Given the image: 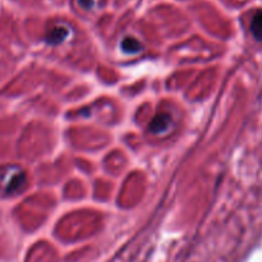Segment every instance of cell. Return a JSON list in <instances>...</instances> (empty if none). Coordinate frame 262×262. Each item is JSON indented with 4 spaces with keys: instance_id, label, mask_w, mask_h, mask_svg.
<instances>
[{
    "instance_id": "6da1fadb",
    "label": "cell",
    "mask_w": 262,
    "mask_h": 262,
    "mask_svg": "<svg viewBox=\"0 0 262 262\" xmlns=\"http://www.w3.org/2000/svg\"><path fill=\"white\" fill-rule=\"evenodd\" d=\"M69 33H71V27L68 25H66V23H58L53 28H50L46 40L50 43H60L68 38Z\"/></svg>"
},
{
    "instance_id": "7a4b0ae2",
    "label": "cell",
    "mask_w": 262,
    "mask_h": 262,
    "mask_svg": "<svg viewBox=\"0 0 262 262\" xmlns=\"http://www.w3.org/2000/svg\"><path fill=\"white\" fill-rule=\"evenodd\" d=\"M171 124V118L168 114H159L158 117L154 118V120L151 122L150 130L155 135L158 133H164L165 130L169 129Z\"/></svg>"
},
{
    "instance_id": "3957f363",
    "label": "cell",
    "mask_w": 262,
    "mask_h": 262,
    "mask_svg": "<svg viewBox=\"0 0 262 262\" xmlns=\"http://www.w3.org/2000/svg\"><path fill=\"white\" fill-rule=\"evenodd\" d=\"M251 32L256 40L262 41V9L256 12L251 20Z\"/></svg>"
},
{
    "instance_id": "277c9868",
    "label": "cell",
    "mask_w": 262,
    "mask_h": 262,
    "mask_svg": "<svg viewBox=\"0 0 262 262\" xmlns=\"http://www.w3.org/2000/svg\"><path fill=\"white\" fill-rule=\"evenodd\" d=\"M122 49L127 54H136L138 51H141L142 46H141V43L136 38L125 37L122 42Z\"/></svg>"
},
{
    "instance_id": "5b68a950",
    "label": "cell",
    "mask_w": 262,
    "mask_h": 262,
    "mask_svg": "<svg viewBox=\"0 0 262 262\" xmlns=\"http://www.w3.org/2000/svg\"><path fill=\"white\" fill-rule=\"evenodd\" d=\"M77 4L84 10H92L99 5L100 0H76Z\"/></svg>"
}]
</instances>
